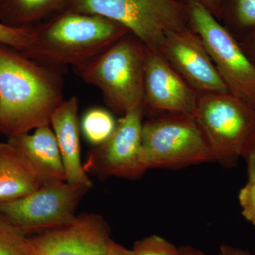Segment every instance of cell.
<instances>
[{
	"mask_svg": "<svg viewBox=\"0 0 255 255\" xmlns=\"http://www.w3.org/2000/svg\"><path fill=\"white\" fill-rule=\"evenodd\" d=\"M6 141L14 147L41 187L66 182L63 160L50 125L10 137Z\"/></svg>",
	"mask_w": 255,
	"mask_h": 255,
	"instance_id": "4fadbf2b",
	"label": "cell"
},
{
	"mask_svg": "<svg viewBox=\"0 0 255 255\" xmlns=\"http://www.w3.org/2000/svg\"><path fill=\"white\" fill-rule=\"evenodd\" d=\"M146 49L128 33L75 71L84 82L99 89L107 105L122 116L143 108Z\"/></svg>",
	"mask_w": 255,
	"mask_h": 255,
	"instance_id": "3957f363",
	"label": "cell"
},
{
	"mask_svg": "<svg viewBox=\"0 0 255 255\" xmlns=\"http://www.w3.org/2000/svg\"><path fill=\"white\" fill-rule=\"evenodd\" d=\"M157 52L198 94L229 92L204 43L189 26L169 33Z\"/></svg>",
	"mask_w": 255,
	"mask_h": 255,
	"instance_id": "7c38bea8",
	"label": "cell"
},
{
	"mask_svg": "<svg viewBox=\"0 0 255 255\" xmlns=\"http://www.w3.org/2000/svg\"><path fill=\"white\" fill-rule=\"evenodd\" d=\"M243 158L248 165V182L255 181V137Z\"/></svg>",
	"mask_w": 255,
	"mask_h": 255,
	"instance_id": "cb8c5ba5",
	"label": "cell"
},
{
	"mask_svg": "<svg viewBox=\"0 0 255 255\" xmlns=\"http://www.w3.org/2000/svg\"><path fill=\"white\" fill-rule=\"evenodd\" d=\"M141 159L145 168H177L215 161L194 117L165 114L143 122Z\"/></svg>",
	"mask_w": 255,
	"mask_h": 255,
	"instance_id": "8992f818",
	"label": "cell"
},
{
	"mask_svg": "<svg viewBox=\"0 0 255 255\" xmlns=\"http://www.w3.org/2000/svg\"><path fill=\"white\" fill-rule=\"evenodd\" d=\"M179 251V255H206L204 252L191 246L181 247Z\"/></svg>",
	"mask_w": 255,
	"mask_h": 255,
	"instance_id": "83f0119b",
	"label": "cell"
},
{
	"mask_svg": "<svg viewBox=\"0 0 255 255\" xmlns=\"http://www.w3.org/2000/svg\"><path fill=\"white\" fill-rule=\"evenodd\" d=\"M72 0H0V23L29 28L66 11Z\"/></svg>",
	"mask_w": 255,
	"mask_h": 255,
	"instance_id": "2e32d148",
	"label": "cell"
},
{
	"mask_svg": "<svg viewBox=\"0 0 255 255\" xmlns=\"http://www.w3.org/2000/svg\"><path fill=\"white\" fill-rule=\"evenodd\" d=\"M128 33L103 16L65 11L32 27L24 55L60 70H77Z\"/></svg>",
	"mask_w": 255,
	"mask_h": 255,
	"instance_id": "7a4b0ae2",
	"label": "cell"
},
{
	"mask_svg": "<svg viewBox=\"0 0 255 255\" xmlns=\"http://www.w3.org/2000/svg\"><path fill=\"white\" fill-rule=\"evenodd\" d=\"M28 235L0 214V255H28Z\"/></svg>",
	"mask_w": 255,
	"mask_h": 255,
	"instance_id": "d6986e66",
	"label": "cell"
},
{
	"mask_svg": "<svg viewBox=\"0 0 255 255\" xmlns=\"http://www.w3.org/2000/svg\"><path fill=\"white\" fill-rule=\"evenodd\" d=\"M104 255H134V254L132 250L128 249L111 239L107 251Z\"/></svg>",
	"mask_w": 255,
	"mask_h": 255,
	"instance_id": "484cf974",
	"label": "cell"
},
{
	"mask_svg": "<svg viewBox=\"0 0 255 255\" xmlns=\"http://www.w3.org/2000/svg\"><path fill=\"white\" fill-rule=\"evenodd\" d=\"M216 255H253L249 251L228 244H222Z\"/></svg>",
	"mask_w": 255,
	"mask_h": 255,
	"instance_id": "4316f807",
	"label": "cell"
},
{
	"mask_svg": "<svg viewBox=\"0 0 255 255\" xmlns=\"http://www.w3.org/2000/svg\"><path fill=\"white\" fill-rule=\"evenodd\" d=\"M206 8L220 21L223 0H194Z\"/></svg>",
	"mask_w": 255,
	"mask_h": 255,
	"instance_id": "d4e9b609",
	"label": "cell"
},
{
	"mask_svg": "<svg viewBox=\"0 0 255 255\" xmlns=\"http://www.w3.org/2000/svg\"><path fill=\"white\" fill-rule=\"evenodd\" d=\"M32 36V28H13L0 23V43L11 47L24 54Z\"/></svg>",
	"mask_w": 255,
	"mask_h": 255,
	"instance_id": "44dd1931",
	"label": "cell"
},
{
	"mask_svg": "<svg viewBox=\"0 0 255 255\" xmlns=\"http://www.w3.org/2000/svg\"><path fill=\"white\" fill-rule=\"evenodd\" d=\"M117 123L114 116L108 110L102 107H92L82 115L80 129L86 141L97 147L110 138Z\"/></svg>",
	"mask_w": 255,
	"mask_h": 255,
	"instance_id": "ac0fdd59",
	"label": "cell"
},
{
	"mask_svg": "<svg viewBox=\"0 0 255 255\" xmlns=\"http://www.w3.org/2000/svg\"><path fill=\"white\" fill-rule=\"evenodd\" d=\"M143 108L122 116L110 138L89 152L84 168L100 179L114 177L137 179L147 169L141 159Z\"/></svg>",
	"mask_w": 255,
	"mask_h": 255,
	"instance_id": "9c48e42d",
	"label": "cell"
},
{
	"mask_svg": "<svg viewBox=\"0 0 255 255\" xmlns=\"http://www.w3.org/2000/svg\"><path fill=\"white\" fill-rule=\"evenodd\" d=\"M220 22L241 41L255 28V0H223Z\"/></svg>",
	"mask_w": 255,
	"mask_h": 255,
	"instance_id": "e0dca14e",
	"label": "cell"
},
{
	"mask_svg": "<svg viewBox=\"0 0 255 255\" xmlns=\"http://www.w3.org/2000/svg\"><path fill=\"white\" fill-rule=\"evenodd\" d=\"M66 11L109 18L155 51L169 33L189 26L187 0H72Z\"/></svg>",
	"mask_w": 255,
	"mask_h": 255,
	"instance_id": "277c9868",
	"label": "cell"
},
{
	"mask_svg": "<svg viewBox=\"0 0 255 255\" xmlns=\"http://www.w3.org/2000/svg\"><path fill=\"white\" fill-rule=\"evenodd\" d=\"M239 43L247 56L255 66V28Z\"/></svg>",
	"mask_w": 255,
	"mask_h": 255,
	"instance_id": "603a6c76",
	"label": "cell"
},
{
	"mask_svg": "<svg viewBox=\"0 0 255 255\" xmlns=\"http://www.w3.org/2000/svg\"><path fill=\"white\" fill-rule=\"evenodd\" d=\"M134 255H179V248L173 243L157 235L135 242L132 250Z\"/></svg>",
	"mask_w": 255,
	"mask_h": 255,
	"instance_id": "ffe728a7",
	"label": "cell"
},
{
	"mask_svg": "<svg viewBox=\"0 0 255 255\" xmlns=\"http://www.w3.org/2000/svg\"><path fill=\"white\" fill-rule=\"evenodd\" d=\"M63 75L0 43V135L10 138L50 125L65 100Z\"/></svg>",
	"mask_w": 255,
	"mask_h": 255,
	"instance_id": "6da1fadb",
	"label": "cell"
},
{
	"mask_svg": "<svg viewBox=\"0 0 255 255\" xmlns=\"http://www.w3.org/2000/svg\"><path fill=\"white\" fill-rule=\"evenodd\" d=\"M110 240L103 218L83 213L68 224L28 237V255H104Z\"/></svg>",
	"mask_w": 255,
	"mask_h": 255,
	"instance_id": "8fae6325",
	"label": "cell"
},
{
	"mask_svg": "<svg viewBox=\"0 0 255 255\" xmlns=\"http://www.w3.org/2000/svg\"><path fill=\"white\" fill-rule=\"evenodd\" d=\"M41 187L11 144L0 142V204L18 200Z\"/></svg>",
	"mask_w": 255,
	"mask_h": 255,
	"instance_id": "9a60e30c",
	"label": "cell"
},
{
	"mask_svg": "<svg viewBox=\"0 0 255 255\" xmlns=\"http://www.w3.org/2000/svg\"><path fill=\"white\" fill-rule=\"evenodd\" d=\"M0 136H1V135H0Z\"/></svg>",
	"mask_w": 255,
	"mask_h": 255,
	"instance_id": "f1b7e54d",
	"label": "cell"
},
{
	"mask_svg": "<svg viewBox=\"0 0 255 255\" xmlns=\"http://www.w3.org/2000/svg\"><path fill=\"white\" fill-rule=\"evenodd\" d=\"M198 93L159 52L146 49L143 113L194 117Z\"/></svg>",
	"mask_w": 255,
	"mask_h": 255,
	"instance_id": "30bf717a",
	"label": "cell"
},
{
	"mask_svg": "<svg viewBox=\"0 0 255 255\" xmlns=\"http://www.w3.org/2000/svg\"><path fill=\"white\" fill-rule=\"evenodd\" d=\"M88 188L60 182L42 186L31 194L0 204L4 215L26 234L48 231L71 223Z\"/></svg>",
	"mask_w": 255,
	"mask_h": 255,
	"instance_id": "ba28073f",
	"label": "cell"
},
{
	"mask_svg": "<svg viewBox=\"0 0 255 255\" xmlns=\"http://www.w3.org/2000/svg\"><path fill=\"white\" fill-rule=\"evenodd\" d=\"M194 119L215 160L226 167L243 158L255 137V109L230 92L198 94Z\"/></svg>",
	"mask_w": 255,
	"mask_h": 255,
	"instance_id": "5b68a950",
	"label": "cell"
},
{
	"mask_svg": "<svg viewBox=\"0 0 255 255\" xmlns=\"http://www.w3.org/2000/svg\"><path fill=\"white\" fill-rule=\"evenodd\" d=\"M189 26L204 43L228 91L255 109V66L239 41L203 5L187 0Z\"/></svg>",
	"mask_w": 255,
	"mask_h": 255,
	"instance_id": "52a82bcc",
	"label": "cell"
},
{
	"mask_svg": "<svg viewBox=\"0 0 255 255\" xmlns=\"http://www.w3.org/2000/svg\"><path fill=\"white\" fill-rule=\"evenodd\" d=\"M65 168L66 182L91 189L92 183L81 161L79 100L73 96L63 101L50 119Z\"/></svg>",
	"mask_w": 255,
	"mask_h": 255,
	"instance_id": "5bb4252c",
	"label": "cell"
},
{
	"mask_svg": "<svg viewBox=\"0 0 255 255\" xmlns=\"http://www.w3.org/2000/svg\"><path fill=\"white\" fill-rule=\"evenodd\" d=\"M242 214L255 228V181L248 182L238 195Z\"/></svg>",
	"mask_w": 255,
	"mask_h": 255,
	"instance_id": "7402d4cb",
	"label": "cell"
}]
</instances>
